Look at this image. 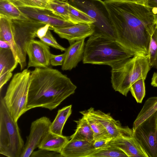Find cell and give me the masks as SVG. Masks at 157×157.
Here are the masks:
<instances>
[{
  "mask_svg": "<svg viewBox=\"0 0 157 157\" xmlns=\"http://www.w3.org/2000/svg\"><path fill=\"white\" fill-rule=\"evenodd\" d=\"M117 40L135 55H147L156 10L121 0H105Z\"/></svg>",
  "mask_w": 157,
  "mask_h": 157,
  "instance_id": "obj_1",
  "label": "cell"
},
{
  "mask_svg": "<svg viewBox=\"0 0 157 157\" xmlns=\"http://www.w3.org/2000/svg\"><path fill=\"white\" fill-rule=\"evenodd\" d=\"M76 88L69 78L57 69L35 68L31 72L28 110L40 107L52 110L73 94Z\"/></svg>",
  "mask_w": 157,
  "mask_h": 157,
  "instance_id": "obj_2",
  "label": "cell"
},
{
  "mask_svg": "<svg viewBox=\"0 0 157 157\" xmlns=\"http://www.w3.org/2000/svg\"><path fill=\"white\" fill-rule=\"evenodd\" d=\"M136 55L117 40L101 33H94L85 44L83 63L105 65L111 67Z\"/></svg>",
  "mask_w": 157,
  "mask_h": 157,
  "instance_id": "obj_3",
  "label": "cell"
},
{
  "mask_svg": "<svg viewBox=\"0 0 157 157\" xmlns=\"http://www.w3.org/2000/svg\"><path fill=\"white\" fill-rule=\"evenodd\" d=\"M111 67V83L113 88L127 96L133 83L141 78L145 79L151 67L148 55H136Z\"/></svg>",
  "mask_w": 157,
  "mask_h": 157,
  "instance_id": "obj_4",
  "label": "cell"
},
{
  "mask_svg": "<svg viewBox=\"0 0 157 157\" xmlns=\"http://www.w3.org/2000/svg\"><path fill=\"white\" fill-rule=\"evenodd\" d=\"M31 72L26 68L14 74L3 98L8 111L17 122L28 111L27 104Z\"/></svg>",
  "mask_w": 157,
  "mask_h": 157,
  "instance_id": "obj_5",
  "label": "cell"
},
{
  "mask_svg": "<svg viewBox=\"0 0 157 157\" xmlns=\"http://www.w3.org/2000/svg\"><path fill=\"white\" fill-rule=\"evenodd\" d=\"M24 145L17 122L11 116L1 96L0 154L8 157H21Z\"/></svg>",
  "mask_w": 157,
  "mask_h": 157,
  "instance_id": "obj_6",
  "label": "cell"
},
{
  "mask_svg": "<svg viewBox=\"0 0 157 157\" xmlns=\"http://www.w3.org/2000/svg\"><path fill=\"white\" fill-rule=\"evenodd\" d=\"M68 3L86 13L95 22L94 33H101L117 40L115 31L104 1L101 0H68Z\"/></svg>",
  "mask_w": 157,
  "mask_h": 157,
  "instance_id": "obj_7",
  "label": "cell"
},
{
  "mask_svg": "<svg viewBox=\"0 0 157 157\" xmlns=\"http://www.w3.org/2000/svg\"><path fill=\"white\" fill-rule=\"evenodd\" d=\"M13 36L19 60L20 70L27 65L26 48L29 43L36 37L38 29L46 25L28 19L11 20Z\"/></svg>",
  "mask_w": 157,
  "mask_h": 157,
  "instance_id": "obj_8",
  "label": "cell"
},
{
  "mask_svg": "<svg viewBox=\"0 0 157 157\" xmlns=\"http://www.w3.org/2000/svg\"><path fill=\"white\" fill-rule=\"evenodd\" d=\"M148 157H157V111L133 131Z\"/></svg>",
  "mask_w": 157,
  "mask_h": 157,
  "instance_id": "obj_9",
  "label": "cell"
},
{
  "mask_svg": "<svg viewBox=\"0 0 157 157\" xmlns=\"http://www.w3.org/2000/svg\"><path fill=\"white\" fill-rule=\"evenodd\" d=\"M52 122L49 118L44 116L33 121L31 124L30 133L26 140L21 157H30L49 132Z\"/></svg>",
  "mask_w": 157,
  "mask_h": 157,
  "instance_id": "obj_10",
  "label": "cell"
},
{
  "mask_svg": "<svg viewBox=\"0 0 157 157\" xmlns=\"http://www.w3.org/2000/svg\"><path fill=\"white\" fill-rule=\"evenodd\" d=\"M18 8L29 19L49 25L50 30L68 27L75 25L47 9L30 7Z\"/></svg>",
  "mask_w": 157,
  "mask_h": 157,
  "instance_id": "obj_11",
  "label": "cell"
},
{
  "mask_svg": "<svg viewBox=\"0 0 157 157\" xmlns=\"http://www.w3.org/2000/svg\"><path fill=\"white\" fill-rule=\"evenodd\" d=\"M132 133V129L128 126L124 127L119 135L111 140L109 144L122 150L128 157H148Z\"/></svg>",
  "mask_w": 157,
  "mask_h": 157,
  "instance_id": "obj_12",
  "label": "cell"
},
{
  "mask_svg": "<svg viewBox=\"0 0 157 157\" xmlns=\"http://www.w3.org/2000/svg\"><path fill=\"white\" fill-rule=\"evenodd\" d=\"M29 60L27 68L49 67L51 53L49 46L41 40H31L26 48Z\"/></svg>",
  "mask_w": 157,
  "mask_h": 157,
  "instance_id": "obj_13",
  "label": "cell"
},
{
  "mask_svg": "<svg viewBox=\"0 0 157 157\" xmlns=\"http://www.w3.org/2000/svg\"><path fill=\"white\" fill-rule=\"evenodd\" d=\"M54 32L61 38L67 40L71 44L93 35L95 31L93 24H79L63 28L56 29Z\"/></svg>",
  "mask_w": 157,
  "mask_h": 157,
  "instance_id": "obj_14",
  "label": "cell"
},
{
  "mask_svg": "<svg viewBox=\"0 0 157 157\" xmlns=\"http://www.w3.org/2000/svg\"><path fill=\"white\" fill-rule=\"evenodd\" d=\"M96 151L92 142L71 139L63 147L60 154L64 157H90Z\"/></svg>",
  "mask_w": 157,
  "mask_h": 157,
  "instance_id": "obj_15",
  "label": "cell"
},
{
  "mask_svg": "<svg viewBox=\"0 0 157 157\" xmlns=\"http://www.w3.org/2000/svg\"><path fill=\"white\" fill-rule=\"evenodd\" d=\"M85 39L76 41L66 48L61 69L71 70L75 68L83 59L85 46Z\"/></svg>",
  "mask_w": 157,
  "mask_h": 157,
  "instance_id": "obj_16",
  "label": "cell"
},
{
  "mask_svg": "<svg viewBox=\"0 0 157 157\" xmlns=\"http://www.w3.org/2000/svg\"><path fill=\"white\" fill-rule=\"evenodd\" d=\"M91 114L105 128L109 135L113 139L117 137L124 127L118 120H116L109 113H105L100 110H95L92 107L88 109Z\"/></svg>",
  "mask_w": 157,
  "mask_h": 157,
  "instance_id": "obj_17",
  "label": "cell"
},
{
  "mask_svg": "<svg viewBox=\"0 0 157 157\" xmlns=\"http://www.w3.org/2000/svg\"><path fill=\"white\" fill-rule=\"evenodd\" d=\"M69 141L68 137L63 135H57L49 131L38 148L60 153L63 148Z\"/></svg>",
  "mask_w": 157,
  "mask_h": 157,
  "instance_id": "obj_18",
  "label": "cell"
},
{
  "mask_svg": "<svg viewBox=\"0 0 157 157\" xmlns=\"http://www.w3.org/2000/svg\"><path fill=\"white\" fill-rule=\"evenodd\" d=\"M0 40L6 41L15 60L19 63L16 47L14 40L11 19L0 15Z\"/></svg>",
  "mask_w": 157,
  "mask_h": 157,
  "instance_id": "obj_19",
  "label": "cell"
},
{
  "mask_svg": "<svg viewBox=\"0 0 157 157\" xmlns=\"http://www.w3.org/2000/svg\"><path fill=\"white\" fill-rule=\"evenodd\" d=\"M74 121L76 124V128L70 138L92 142L94 139V133L86 118L82 116V118Z\"/></svg>",
  "mask_w": 157,
  "mask_h": 157,
  "instance_id": "obj_20",
  "label": "cell"
},
{
  "mask_svg": "<svg viewBox=\"0 0 157 157\" xmlns=\"http://www.w3.org/2000/svg\"><path fill=\"white\" fill-rule=\"evenodd\" d=\"M72 105L66 106L59 109L50 126V131L54 134L63 135L64 125L72 113Z\"/></svg>",
  "mask_w": 157,
  "mask_h": 157,
  "instance_id": "obj_21",
  "label": "cell"
},
{
  "mask_svg": "<svg viewBox=\"0 0 157 157\" xmlns=\"http://www.w3.org/2000/svg\"><path fill=\"white\" fill-rule=\"evenodd\" d=\"M157 111V97L148 98L133 122L132 130Z\"/></svg>",
  "mask_w": 157,
  "mask_h": 157,
  "instance_id": "obj_22",
  "label": "cell"
},
{
  "mask_svg": "<svg viewBox=\"0 0 157 157\" xmlns=\"http://www.w3.org/2000/svg\"><path fill=\"white\" fill-rule=\"evenodd\" d=\"M18 64L10 48H0V75L12 72Z\"/></svg>",
  "mask_w": 157,
  "mask_h": 157,
  "instance_id": "obj_23",
  "label": "cell"
},
{
  "mask_svg": "<svg viewBox=\"0 0 157 157\" xmlns=\"http://www.w3.org/2000/svg\"><path fill=\"white\" fill-rule=\"evenodd\" d=\"M0 15L11 20L29 19L9 0H0Z\"/></svg>",
  "mask_w": 157,
  "mask_h": 157,
  "instance_id": "obj_24",
  "label": "cell"
},
{
  "mask_svg": "<svg viewBox=\"0 0 157 157\" xmlns=\"http://www.w3.org/2000/svg\"><path fill=\"white\" fill-rule=\"evenodd\" d=\"M67 2L68 8L72 23L75 25L81 23L94 24L95 21L91 17L84 12L70 4L68 1Z\"/></svg>",
  "mask_w": 157,
  "mask_h": 157,
  "instance_id": "obj_25",
  "label": "cell"
},
{
  "mask_svg": "<svg viewBox=\"0 0 157 157\" xmlns=\"http://www.w3.org/2000/svg\"><path fill=\"white\" fill-rule=\"evenodd\" d=\"M80 113L88 121L93 131L94 139L103 135H109L105 128L88 110L80 111Z\"/></svg>",
  "mask_w": 157,
  "mask_h": 157,
  "instance_id": "obj_26",
  "label": "cell"
},
{
  "mask_svg": "<svg viewBox=\"0 0 157 157\" xmlns=\"http://www.w3.org/2000/svg\"><path fill=\"white\" fill-rule=\"evenodd\" d=\"M67 3V1L64 2L59 0H52L48 2L50 10L72 23Z\"/></svg>",
  "mask_w": 157,
  "mask_h": 157,
  "instance_id": "obj_27",
  "label": "cell"
},
{
  "mask_svg": "<svg viewBox=\"0 0 157 157\" xmlns=\"http://www.w3.org/2000/svg\"><path fill=\"white\" fill-rule=\"evenodd\" d=\"M90 157H128L121 150L109 144L103 148L97 150Z\"/></svg>",
  "mask_w": 157,
  "mask_h": 157,
  "instance_id": "obj_28",
  "label": "cell"
},
{
  "mask_svg": "<svg viewBox=\"0 0 157 157\" xmlns=\"http://www.w3.org/2000/svg\"><path fill=\"white\" fill-rule=\"evenodd\" d=\"M18 8L30 7L47 9L49 10V0H9Z\"/></svg>",
  "mask_w": 157,
  "mask_h": 157,
  "instance_id": "obj_29",
  "label": "cell"
},
{
  "mask_svg": "<svg viewBox=\"0 0 157 157\" xmlns=\"http://www.w3.org/2000/svg\"><path fill=\"white\" fill-rule=\"evenodd\" d=\"M148 55L151 67L157 68V26L156 25L151 38Z\"/></svg>",
  "mask_w": 157,
  "mask_h": 157,
  "instance_id": "obj_30",
  "label": "cell"
},
{
  "mask_svg": "<svg viewBox=\"0 0 157 157\" xmlns=\"http://www.w3.org/2000/svg\"><path fill=\"white\" fill-rule=\"evenodd\" d=\"M145 79L141 78L136 81L131 86V94L138 103H141L145 95Z\"/></svg>",
  "mask_w": 157,
  "mask_h": 157,
  "instance_id": "obj_31",
  "label": "cell"
},
{
  "mask_svg": "<svg viewBox=\"0 0 157 157\" xmlns=\"http://www.w3.org/2000/svg\"><path fill=\"white\" fill-rule=\"evenodd\" d=\"M39 39L40 40L48 46L59 50L61 52L65 51L66 49V48L62 46L57 42L50 30L47 31L44 36Z\"/></svg>",
  "mask_w": 157,
  "mask_h": 157,
  "instance_id": "obj_32",
  "label": "cell"
},
{
  "mask_svg": "<svg viewBox=\"0 0 157 157\" xmlns=\"http://www.w3.org/2000/svg\"><path fill=\"white\" fill-rule=\"evenodd\" d=\"M112 139L109 135H103L94 138L92 143L94 147L97 151L109 145Z\"/></svg>",
  "mask_w": 157,
  "mask_h": 157,
  "instance_id": "obj_33",
  "label": "cell"
},
{
  "mask_svg": "<svg viewBox=\"0 0 157 157\" xmlns=\"http://www.w3.org/2000/svg\"><path fill=\"white\" fill-rule=\"evenodd\" d=\"M30 157H62L60 153L45 149H39L34 151Z\"/></svg>",
  "mask_w": 157,
  "mask_h": 157,
  "instance_id": "obj_34",
  "label": "cell"
},
{
  "mask_svg": "<svg viewBox=\"0 0 157 157\" xmlns=\"http://www.w3.org/2000/svg\"><path fill=\"white\" fill-rule=\"evenodd\" d=\"M64 53L59 55L52 54L51 56L50 63L53 66H62L64 59Z\"/></svg>",
  "mask_w": 157,
  "mask_h": 157,
  "instance_id": "obj_35",
  "label": "cell"
},
{
  "mask_svg": "<svg viewBox=\"0 0 157 157\" xmlns=\"http://www.w3.org/2000/svg\"><path fill=\"white\" fill-rule=\"evenodd\" d=\"M13 75L12 72H7L0 75V90L1 92L2 88L10 79Z\"/></svg>",
  "mask_w": 157,
  "mask_h": 157,
  "instance_id": "obj_36",
  "label": "cell"
},
{
  "mask_svg": "<svg viewBox=\"0 0 157 157\" xmlns=\"http://www.w3.org/2000/svg\"><path fill=\"white\" fill-rule=\"evenodd\" d=\"M48 30H50V27L49 25H46L40 28L37 32L36 37L39 38L42 37L46 35Z\"/></svg>",
  "mask_w": 157,
  "mask_h": 157,
  "instance_id": "obj_37",
  "label": "cell"
},
{
  "mask_svg": "<svg viewBox=\"0 0 157 157\" xmlns=\"http://www.w3.org/2000/svg\"><path fill=\"white\" fill-rule=\"evenodd\" d=\"M145 5L157 10V0H146Z\"/></svg>",
  "mask_w": 157,
  "mask_h": 157,
  "instance_id": "obj_38",
  "label": "cell"
},
{
  "mask_svg": "<svg viewBox=\"0 0 157 157\" xmlns=\"http://www.w3.org/2000/svg\"><path fill=\"white\" fill-rule=\"evenodd\" d=\"M151 84L154 87H157V71L154 72L153 74Z\"/></svg>",
  "mask_w": 157,
  "mask_h": 157,
  "instance_id": "obj_39",
  "label": "cell"
},
{
  "mask_svg": "<svg viewBox=\"0 0 157 157\" xmlns=\"http://www.w3.org/2000/svg\"><path fill=\"white\" fill-rule=\"evenodd\" d=\"M0 48L3 49L10 48L8 43L5 41L0 40Z\"/></svg>",
  "mask_w": 157,
  "mask_h": 157,
  "instance_id": "obj_40",
  "label": "cell"
},
{
  "mask_svg": "<svg viewBox=\"0 0 157 157\" xmlns=\"http://www.w3.org/2000/svg\"><path fill=\"white\" fill-rule=\"evenodd\" d=\"M137 4L145 5L146 0H121Z\"/></svg>",
  "mask_w": 157,
  "mask_h": 157,
  "instance_id": "obj_41",
  "label": "cell"
},
{
  "mask_svg": "<svg viewBox=\"0 0 157 157\" xmlns=\"http://www.w3.org/2000/svg\"><path fill=\"white\" fill-rule=\"evenodd\" d=\"M155 25L157 26V13L155 14Z\"/></svg>",
  "mask_w": 157,
  "mask_h": 157,
  "instance_id": "obj_42",
  "label": "cell"
},
{
  "mask_svg": "<svg viewBox=\"0 0 157 157\" xmlns=\"http://www.w3.org/2000/svg\"><path fill=\"white\" fill-rule=\"evenodd\" d=\"M61 0V1H66V0Z\"/></svg>",
  "mask_w": 157,
  "mask_h": 157,
  "instance_id": "obj_43",
  "label": "cell"
},
{
  "mask_svg": "<svg viewBox=\"0 0 157 157\" xmlns=\"http://www.w3.org/2000/svg\"><path fill=\"white\" fill-rule=\"evenodd\" d=\"M49 0V1H52V0Z\"/></svg>",
  "mask_w": 157,
  "mask_h": 157,
  "instance_id": "obj_44",
  "label": "cell"
}]
</instances>
